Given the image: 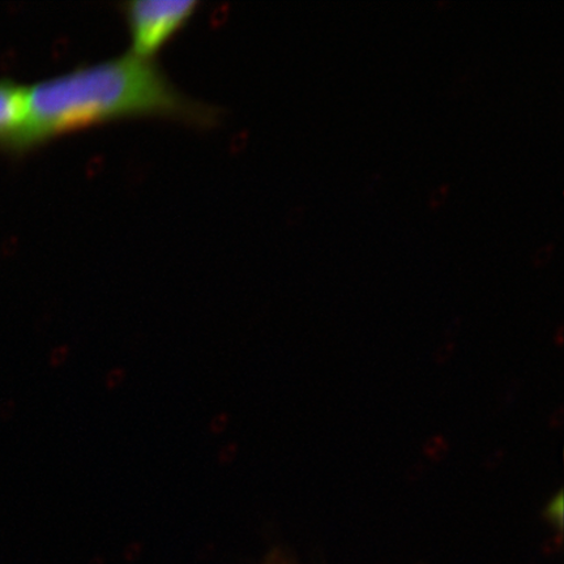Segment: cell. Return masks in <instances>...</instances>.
<instances>
[{
  "label": "cell",
  "instance_id": "6da1fadb",
  "mask_svg": "<svg viewBox=\"0 0 564 564\" xmlns=\"http://www.w3.org/2000/svg\"><path fill=\"white\" fill-rule=\"evenodd\" d=\"M141 117L203 127L217 121L218 110L182 94L156 62L127 53L28 88L25 122L11 150H32L66 133Z\"/></svg>",
  "mask_w": 564,
  "mask_h": 564
},
{
  "label": "cell",
  "instance_id": "7a4b0ae2",
  "mask_svg": "<svg viewBox=\"0 0 564 564\" xmlns=\"http://www.w3.org/2000/svg\"><path fill=\"white\" fill-rule=\"evenodd\" d=\"M195 0H133L121 4L129 28L130 53L141 59L154 61L196 13Z\"/></svg>",
  "mask_w": 564,
  "mask_h": 564
},
{
  "label": "cell",
  "instance_id": "3957f363",
  "mask_svg": "<svg viewBox=\"0 0 564 564\" xmlns=\"http://www.w3.org/2000/svg\"><path fill=\"white\" fill-rule=\"evenodd\" d=\"M28 88L0 82V144L10 147L23 129L26 118Z\"/></svg>",
  "mask_w": 564,
  "mask_h": 564
},
{
  "label": "cell",
  "instance_id": "277c9868",
  "mask_svg": "<svg viewBox=\"0 0 564 564\" xmlns=\"http://www.w3.org/2000/svg\"><path fill=\"white\" fill-rule=\"evenodd\" d=\"M546 514L550 519H553L554 521H558L561 523L562 521V514H563V497L562 492L558 494V497L554 498L552 500V503L549 505Z\"/></svg>",
  "mask_w": 564,
  "mask_h": 564
},
{
  "label": "cell",
  "instance_id": "5b68a950",
  "mask_svg": "<svg viewBox=\"0 0 564 564\" xmlns=\"http://www.w3.org/2000/svg\"><path fill=\"white\" fill-rule=\"evenodd\" d=\"M554 250L553 243H549L545 246L540 247L538 252L534 253V263L535 264H544L547 262L550 257H552Z\"/></svg>",
  "mask_w": 564,
  "mask_h": 564
},
{
  "label": "cell",
  "instance_id": "8992f818",
  "mask_svg": "<svg viewBox=\"0 0 564 564\" xmlns=\"http://www.w3.org/2000/svg\"><path fill=\"white\" fill-rule=\"evenodd\" d=\"M448 192L447 186H442L440 188H436L435 192L430 196V204H432V207H438L440 204L446 199Z\"/></svg>",
  "mask_w": 564,
  "mask_h": 564
},
{
  "label": "cell",
  "instance_id": "52a82bcc",
  "mask_svg": "<svg viewBox=\"0 0 564 564\" xmlns=\"http://www.w3.org/2000/svg\"><path fill=\"white\" fill-rule=\"evenodd\" d=\"M446 444L442 440L432 441L429 443L427 454L432 457H436V454H440L442 449H446Z\"/></svg>",
  "mask_w": 564,
  "mask_h": 564
},
{
  "label": "cell",
  "instance_id": "ba28073f",
  "mask_svg": "<svg viewBox=\"0 0 564 564\" xmlns=\"http://www.w3.org/2000/svg\"><path fill=\"white\" fill-rule=\"evenodd\" d=\"M13 411H15V405H13L11 401H7V403L0 408V417L9 420L12 417Z\"/></svg>",
  "mask_w": 564,
  "mask_h": 564
},
{
  "label": "cell",
  "instance_id": "9c48e42d",
  "mask_svg": "<svg viewBox=\"0 0 564 564\" xmlns=\"http://www.w3.org/2000/svg\"><path fill=\"white\" fill-rule=\"evenodd\" d=\"M271 564H286V563H284V562H282V561H280V562H274V561H273Z\"/></svg>",
  "mask_w": 564,
  "mask_h": 564
}]
</instances>
